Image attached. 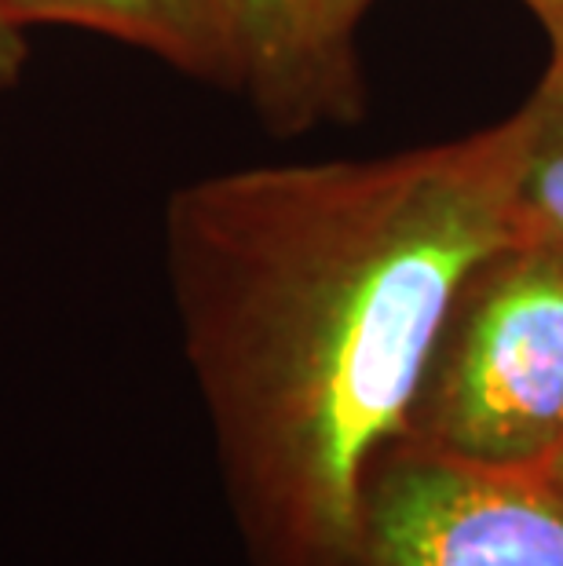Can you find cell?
I'll use <instances>...</instances> for the list:
<instances>
[{"mask_svg": "<svg viewBox=\"0 0 563 566\" xmlns=\"http://www.w3.org/2000/svg\"><path fill=\"white\" fill-rule=\"evenodd\" d=\"M520 122L374 161L223 172L169 205L187 358L253 566H358L465 282L523 234Z\"/></svg>", "mask_w": 563, "mask_h": 566, "instance_id": "cell-1", "label": "cell"}, {"mask_svg": "<svg viewBox=\"0 0 563 566\" xmlns=\"http://www.w3.org/2000/svg\"><path fill=\"white\" fill-rule=\"evenodd\" d=\"M406 439L509 472H538L560 450V245L520 234L472 271L439 336Z\"/></svg>", "mask_w": 563, "mask_h": 566, "instance_id": "cell-2", "label": "cell"}, {"mask_svg": "<svg viewBox=\"0 0 563 566\" xmlns=\"http://www.w3.org/2000/svg\"><path fill=\"white\" fill-rule=\"evenodd\" d=\"M358 566H563V493L403 439L369 472Z\"/></svg>", "mask_w": 563, "mask_h": 566, "instance_id": "cell-3", "label": "cell"}, {"mask_svg": "<svg viewBox=\"0 0 563 566\" xmlns=\"http://www.w3.org/2000/svg\"><path fill=\"white\" fill-rule=\"evenodd\" d=\"M15 27H81L169 59L195 77L246 88V41L234 0H0Z\"/></svg>", "mask_w": 563, "mask_h": 566, "instance_id": "cell-4", "label": "cell"}, {"mask_svg": "<svg viewBox=\"0 0 563 566\" xmlns=\"http://www.w3.org/2000/svg\"><path fill=\"white\" fill-rule=\"evenodd\" d=\"M517 122L512 209L520 231L563 249V52H553V66Z\"/></svg>", "mask_w": 563, "mask_h": 566, "instance_id": "cell-5", "label": "cell"}, {"mask_svg": "<svg viewBox=\"0 0 563 566\" xmlns=\"http://www.w3.org/2000/svg\"><path fill=\"white\" fill-rule=\"evenodd\" d=\"M374 0H304L307 11V27L315 38L319 52L326 55V63L337 70L341 77L355 81V59H352V33L363 19V11Z\"/></svg>", "mask_w": 563, "mask_h": 566, "instance_id": "cell-6", "label": "cell"}, {"mask_svg": "<svg viewBox=\"0 0 563 566\" xmlns=\"http://www.w3.org/2000/svg\"><path fill=\"white\" fill-rule=\"evenodd\" d=\"M22 59H27V41H22V27L8 19V11L0 8V81L15 84Z\"/></svg>", "mask_w": 563, "mask_h": 566, "instance_id": "cell-7", "label": "cell"}, {"mask_svg": "<svg viewBox=\"0 0 563 566\" xmlns=\"http://www.w3.org/2000/svg\"><path fill=\"white\" fill-rule=\"evenodd\" d=\"M542 19V27L553 38V52H563V0H523Z\"/></svg>", "mask_w": 563, "mask_h": 566, "instance_id": "cell-8", "label": "cell"}, {"mask_svg": "<svg viewBox=\"0 0 563 566\" xmlns=\"http://www.w3.org/2000/svg\"><path fill=\"white\" fill-rule=\"evenodd\" d=\"M534 475H538V479H545V483L553 486L556 493H563V446H560V450H556L553 457H549V461H545L542 468H538Z\"/></svg>", "mask_w": 563, "mask_h": 566, "instance_id": "cell-9", "label": "cell"}, {"mask_svg": "<svg viewBox=\"0 0 563 566\" xmlns=\"http://www.w3.org/2000/svg\"><path fill=\"white\" fill-rule=\"evenodd\" d=\"M242 4H268V0H242Z\"/></svg>", "mask_w": 563, "mask_h": 566, "instance_id": "cell-10", "label": "cell"}, {"mask_svg": "<svg viewBox=\"0 0 563 566\" xmlns=\"http://www.w3.org/2000/svg\"><path fill=\"white\" fill-rule=\"evenodd\" d=\"M0 88H8V84H4V81H0Z\"/></svg>", "mask_w": 563, "mask_h": 566, "instance_id": "cell-11", "label": "cell"}]
</instances>
